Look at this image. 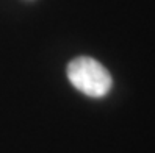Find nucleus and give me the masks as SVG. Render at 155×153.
Here are the masks:
<instances>
[{"label":"nucleus","instance_id":"f257e3e1","mask_svg":"<svg viewBox=\"0 0 155 153\" xmlns=\"http://www.w3.org/2000/svg\"><path fill=\"white\" fill-rule=\"evenodd\" d=\"M68 78L75 89L93 98L105 97L113 86L110 72L91 56L72 59L68 64Z\"/></svg>","mask_w":155,"mask_h":153}]
</instances>
